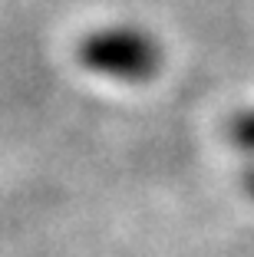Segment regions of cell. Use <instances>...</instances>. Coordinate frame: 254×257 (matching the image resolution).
Listing matches in <instances>:
<instances>
[{"label": "cell", "mask_w": 254, "mask_h": 257, "mask_svg": "<svg viewBox=\"0 0 254 257\" xmlns=\"http://www.w3.org/2000/svg\"><path fill=\"white\" fill-rule=\"evenodd\" d=\"M231 136H234V142H238L241 149H251L254 152V112L241 115V119L234 122V125H231Z\"/></svg>", "instance_id": "cell-2"}, {"label": "cell", "mask_w": 254, "mask_h": 257, "mask_svg": "<svg viewBox=\"0 0 254 257\" xmlns=\"http://www.w3.org/2000/svg\"><path fill=\"white\" fill-rule=\"evenodd\" d=\"M76 60L116 83H149L162 69V46L139 27H103L79 40Z\"/></svg>", "instance_id": "cell-1"}]
</instances>
